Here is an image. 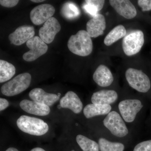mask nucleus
I'll list each match as a JSON object with an SVG mask.
<instances>
[{"mask_svg":"<svg viewBox=\"0 0 151 151\" xmlns=\"http://www.w3.org/2000/svg\"><path fill=\"white\" fill-rule=\"evenodd\" d=\"M68 47L73 54L86 56L92 52L93 43L88 32L84 30H81L75 35L70 37L68 42Z\"/></svg>","mask_w":151,"mask_h":151,"instance_id":"1","label":"nucleus"},{"mask_svg":"<svg viewBox=\"0 0 151 151\" xmlns=\"http://www.w3.org/2000/svg\"><path fill=\"white\" fill-rule=\"evenodd\" d=\"M17 124L22 132L34 136H42L49 130L48 125L43 120L28 116H21Z\"/></svg>","mask_w":151,"mask_h":151,"instance_id":"2","label":"nucleus"},{"mask_svg":"<svg viewBox=\"0 0 151 151\" xmlns=\"http://www.w3.org/2000/svg\"><path fill=\"white\" fill-rule=\"evenodd\" d=\"M31 79V75L29 73L19 74L4 84L1 87V92L9 97L17 95L29 87Z\"/></svg>","mask_w":151,"mask_h":151,"instance_id":"3","label":"nucleus"},{"mask_svg":"<svg viewBox=\"0 0 151 151\" xmlns=\"http://www.w3.org/2000/svg\"><path fill=\"white\" fill-rule=\"evenodd\" d=\"M103 124L112 134L117 137H124L129 134V129L124 119L116 111H111L108 113L103 120Z\"/></svg>","mask_w":151,"mask_h":151,"instance_id":"4","label":"nucleus"},{"mask_svg":"<svg viewBox=\"0 0 151 151\" xmlns=\"http://www.w3.org/2000/svg\"><path fill=\"white\" fill-rule=\"evenodd\" d=\"M125 76L129 86L138 92L146 93L150 89V78L142 70L129 68L126 71Z\"/></svg>","mask_w":151,"mask_h":151,"instance_id":"5","label":"nucleus"},{"mask_svg":"<svg viewBox=\"0 0 151 151\" xmlns=\"http://www.w3.org/2000/svg\"><path fill=\"white\" fill-rule=\"evenodd\" d=\"M144 33L140 30L134 31L124 38L122 47L127 56H132L139 52L144 45Z\"/></svg>","mask_w":151,"mask_h":151,"instance_id":"6","label":"nucleus"},{"mask_svg":"<svg viewBox=\"0 0 151 151\" xmlns=\"http://www.w3.org/2000/svg\"><path fill=\"white\" fill-rule=\"evenodd\" d=\"M143 105L138 99H126L122 100L118 105L119 112L124 122L132 123L143 108Z\"/></svg>","mask_w":151,"mask_h":151,"instance_id":"7","label":"nucleus"},{"mask_svg":"<svg viewBox=\"0 0 151 151\" xmlns=\"http://www.w3.org/2000/svg\"><path fill=\"white\" fill-rule=\"evenodd\" d=\"M29 51L24 53L23 58L27 62H32L46 53L48 46L38 36H34L26 42Z\"/></svg>","mask_w":151,"mask_h":151,"instance_id":"8","label":"nucleus"},{"mask_svg":"<svg viewBox=\"0 0 151 151\" xmlns=\"http://www.w3.org/2000/svg\"><path fill=\"white\" fill-rule=\"evenodd\" d=\"M55 12L54 7L49 4H43L37 6L30 13L31 20L36 25H40L52 17Z\"/></svg>","mask_w":151,"mask_h":151,"instance_id":"9","label":"nucleus"},{"mask_svg":"<svg viewBox=\"0 0 151 151\" xmlns=\"http://www.w3.org/2000/svg\"><path fill=\"white\" fill-rule=\"evenodd\" d=\"M61 29V26L55 18H50L45 23L39 31L40 37L46 44L51 43Z\"/></svg>","mask_w":151,"mask_h":151,"instance_id":"10","label":"nucleus"},{"mask_svg":"<svg viewBox=\"0 0 151 151\" xmlns=\"http://www.w3.org/2000/svg\"><path fill=\"white\" fill-rule=\"evenodd\" d=\"M35 34L34 27L32 26H22L9 35V39L11 43L18 46L27 42L33 37Z\"/></svg>","mask_w":151,"mask_h":151,"instance_id":"11","label":"nucleus"},{"mask_svg":"<svg viewBox=\"0 0 151 151\" xmlns=\"http://www.w3.org/2000/svg\"><path fill=\"white\" fill-rule=\"evenodd\" d=\"M110 4L120 15L127 19L134 18L137 11L134 6L128 0H111Z\"/></svg>","mask_w":151,"mask_h":151,"instance_id":"12","label":"nucleus"},{"mask_svg":"<svg viewBox=\"0 0 151 151\" xmlns=\"http://www.w3.org/2000/svg\"><path fill=\"white\" fill-rule=\"evenodd\" d=\"M86 27L90 37L96 38L102 35L106 28L105 17L102 14H97L87 22Z\"/></svg>","mask_w":151,"mask_h":151,"instance_id":"13","label":"nucleus"},{"mask_svg":"<svg viewBox=\"0 0 151 151\" xmlns=\"http://www.w3.org/2000/svg\"><path fill=\"white\" fill-rule=\"evenodd\" d=\"M19 106L25 112L36 116H47L50 112V108L47 105L34 101L22 100Z\"/></svg>","mask_w":151,"mask_h":151,"instance_id":"14","label":"nucleus"},{"mask_svg":"<svg viewBox=\"0 0 151 151\" xmlns=\"http://www.w3.org/2000/svg\"><path fill=\"white\" fill-rule=\"evenodd\" d=\"M60 105L61 108H68L75 114L81 113L83 106L78 95L72 91L68 92L60 99Z\"/></svg>","mask_w":151,"mask_h":151,"instance_id":"15","label":"nucleus"},{"mask_svg":"<svg viewBox=\"0 0 151 151\" xmlns=\"http://www.w3.org/2000/svg\"><path fill=\"white\" fill-rule=\"evenodd\" d=\"M29 95L33 101L45 104L49 107L53 105L60 97L57 94L47 93L39 88L32 89Z\"/></svg>","mask_w":151,"mask_h":151,"instance_id":"16","label":"nucleus"},{"mask_svg":"<svg viewBox=\"0 0 151 151\" xmlns=\"http://www.w3.org/2000/svg\"><path fill=\"white\" fill-rule=\"evenodd\" d=\"M94 82L101 87H107L113 83L114 78L111 70L107 66L100 65L93 75Z\"/></svg>","mask_w":151,"mask_h":151,"instance_id":"17","label":"nucleus"},{"mask_svg":"<svg viewBox=\"0 0 151 151\" xmlns=\"http://www.w3.org/2000/svg\"><path fill=\"white\" fill-rule=\"evenodd\" d=\"M118 98V94L114 90H101L93 93L91 101L93 104L111 105L115 103Z\"/></svg>","mask_w":151,"mask_h":151,"instance_id":"18","label":"nucleus"},{"mask_svg":"<svg viewBox=\"0 0 151 151\" xmlns=\"http://www.w3.org/2000/svg\"><path fill=\"white\" fill-rule=\"evenodd\" d=\"M112 107L110 105L89 104L84 107L83 113L86 119L95 116L107 115L111 112Z\"/></svg>","mask_w":151,"mask_h":151,"instance_id":"19","label":"nucleus"},{"mask_svg":"<svg viewBox=\"0 0 151 151\" xmlns=\"http://www.w3.org/2000/svg\"><path fill=\"white\" fill-rule=\"evenodd\" d=\"M127 35V30L124 26L119 25L114 27L105 37L104 44L106 46H110L113 43Z\"/></svg>","mask_w":151,"mask_h":151,"instance_id":"20","label":"nucleus"},{"mask_svg":"<svg viewBox=\"0 0 151 151\" xmlns=\"http://www.w3.org/2000/svg\"><path fill=\"white\" fill-rule=\"evenodd\" d=\"M15 67L5 60H0V83L9 81L15 75Z\"/></svg>","mask_w":151,"mask_h":151,"instance_id":"21","label":"nucleus"},{"mask_svg":"<svg viewBox=\"0 0 151 151\" xmlns=\"http://www.w3.org/2000/svg\"><path fill=\"white\" fill-rule=\"evenodd\" d=\"M76 141L83 151H99L98 143L85 136L81 134L77 135Z\"/></svg>","mask_w":151,"mask_h":151,"instance_id":"22","label":"nucleus"},{"mask_svg":"<svg viewBox=\"0 0 151 151\" xmlns=\"http://www.w3.org/2000/svg\"><path fill=\"white\" fill-rule=\"evenodd\" d=\"M100 151H124L125 146L122 143L112 142L104 138L98 140Z\"/></svg>","mask_w":151,"mask_h":151,"instance_id":"23","label":"nucleus"},{"mask_svg":"<svg viewBox=\"0 0 151 151\" xmlns=\"http://www.w3.org/2000/svg\"><path fill=\"white\" fill-rule=\"evenodd\" d=\"M61 14L65 18L73 19L80 15V11L74 3L68 2L65 3L61 10Z\"/></svg>","mask_w":151,"mask_h":151,"instance_id":"24","label":"nucleus"},{"mask_svg":"<svg viewBox=\"0 0 151 151\" xmlns=\"http://www.w3.org/2000/svg\"><path fill=\"white\" fill-rule=\"evenodd\" d=\"M82 7L86 13L93 17L97 14L99 12L96 6L91 3L90 0L85 1V4L83 5Z\"/></svg>","mask_w":151,"mask_h":151,"instance_id":"25","label":"nucleus"},{"mask_svg":"<svg viewBox=\"0 0 151 151\" xmlns=\"http://www.w3.org/2000/svg\"><path fill=\"white\" fill-rule=\"evenodd\" d=\"M133 151H151V140L139 143L135 146Z\"/></svg>","mask_w":151,"mask_h":151,"instance_id":"26","label":"nucleus"},{"mask_svg":"<svg viewBox=\"0 0 151 151\" xmlns=\"http://www.w3.org/2000/svg\"><path fill=\"white\" fill-rule=\"evenodd\" d=\"M138 4L143 12L151 10V0H139Z\"/></svg>","mask_w":151,"mask_h":151,"instance_id":"27","label":"nucleus"},{"mask_svg":"<svg viewBox=\"0 0 151 151\" xmlns=\"http://www.w3.org/2000/svg\"><path fill=\"white\" fill-rule=\"evenodd\" d=\"M18 0H1L0 4L3 6L7 8H12L18 4Z\"/></svg>","mask_w":151,"mask_h":151,"instance_id":"28","label":"nucleus"},{"mask_svg":"<svg viewBox=\"0 0 151 151\" xmlns=\"http://www.w3.org/2000/svg\"><path fill=\"white\" fill-rule=\"evenodd\" d=\"M9 105V103L7 100L4 98H0V111L5 110Z\"/></svg>","mask_w":151,"mask_h":151,"instance_id":"29","label":"nucleus"},{"mask_svg":"<svg viewBox=\"0 0 151 151\" xmlns=\"http://www.w3.org/2000/svg\"><path fill=\"white\" fill-rule=\"evenodd\" d=\"M30 151H45L44 149L40 147H36L32 149Z\"/></svg>","mask_w":151,"mask_h":151,"instance_id":"30","label":"nucleus"},{"mask_svg":"<svg viewBox=\"0 0 151 151\" xmlns=\"http://www.w3.org/2000/svg\"><path fill=\"white\" fill-rule=\"evenodd\" d=\"M6 151H19L17 149L14 147H10Z\"/></svg>","mask_w":151,"mask_h":151,"instance_id":"31","label":"nucleus"},{"mask_svg":"<svg viewBox=\"0 0 151 151\" xmlns=\"http://www.w3.org/2000/svg\"><path fill=\"white\" fill-rule=\"evenodd\" d=\"M44 0H32L31 1L34 3H41L44 1Z\"/></svg>","mask_w":151,"mask_h":151,"instance_id":"32","label":"nucleus"},{"mask_svg":"<svg viewBox=\"0 0 151 151\" xmlns=\"http://www.w3.org/2000/svg\"><path fill=\"white\" fill-rule=\"evenodd\" d=\"M57 108H58V109H60V108H61V106H60V105H58L57 106Z\"/></svg>","mask_w":151,"mask_h":151,"instance_id":"33","label":"nucleus"},{"mask_svg":"<svg viewBox=\"0 0 151 151\" xmlns=\"http://www.w3.org/2000/svg\"><path fill=\"white\" fill-rule=\"evenodd\" d=\"M57 95H58V96H60V95H61V94H60V93H58V94Z\"/></svg>","mask_w":151,"mask_h":151,"instance_id":"34","label":"nucleus"},{"mask_svg":"<svg viewBox=\"0 0 151 151\" xmlns=\"http://www.w3.org/2000/svg\"><path fill=\"white\" fill-rule=\"evenodd\" d=\"M74 151V150H72V151Z\"/></svg>","mask_w":151,"mask_h":151,"instance_id":"35","label":"nucleus"}]
</instances>
